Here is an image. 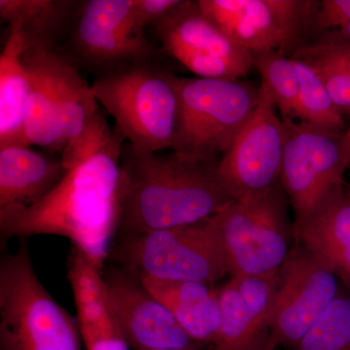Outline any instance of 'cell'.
Listing matches in <instances>:
<instances>
[{
  "label": "cell",
  "instance_id": "6da1fadb",
  "mask_svg": "<svg viewBox=\"0 0 350 350\" xmlns=\"http://www.w3.org/2000/svg\"><path fill=\"white\" fill-rule=\"evenodd\" d=\"M124 144L115 128L105 146L69 169L48 194L31 204L0 208L2 239L62 237L103 271L118 234Z\"/></svg>",
  "mask_w": 350,
  "mask_h": 350
},
{
  "label": "cell",
  "instance_id": "7a4b0ae2",
  "mask_svg": "<svg viewBox=\"0 0 350 350\" xmlns=\"http://www.w3.org/2000/svg\"><path fill=\"white\" fill-rule=\"evenodd\" d=\"M218 163H198L175 152L121 154L118 234H140L194 224L234 202Z\"/></svg>",
  "mask_w": 350,
  "mask_h": 350
},
{
  "label": "cell",
  "instance_id": "3957f363",
  "mask_svg": "<svg viewBox=\"0 0 350 350\" xmlns=\"http://www.w3.org/2000/svg\"><path fill=\"white\" fill-rule=\"evenodd\" d=\"M176 77L149 61L98 75L92 84L98 105L135 153L172 149L179 114Z\"/></svg>",
  "mask_w": 350,
  "mask_h": 350
},
{
  "label": "cell",
  "instance_id": "277c9868",
  "mask_svg": "<svg viewBox=\"0 0 350 350\" xmlns=\"http://www.w3.org/2000/svg\"><path fill=\"white\" fill-rule=\"evenodd\" d=\"M77 319L57 303L39 280L23 239L0 262L2 350H81Z\"/></svg>",
  "mask_w": 350,
  "mask_h": 350
},
{
  "label": "cell",
  "instance_id": "5b68a950",
  "mask_svg": "<svg viewBox=\"0 0 350 350\" xmlns=\"http://www.w3.org/2000/svg\"><path fill=\"white\" fill-rule=\"evenodd\" d=\"M109 258L138 278L215 285L230 275L214 215L194 224L120 234Z\"/></svg>",
  "mask_w": 350,
  "mask_h": 350
},
{
  "label": "cell",
  "instance_id": "8992f818",
  "mask_svg": "<svg viewBox=\"0 0 350 350\" xmlns=\"http://www.w3.org/2000/svg\"><path fill=\"white\" fill-rule=\"evenodd\" d=\"M179 114L170 150L198 163H218L247 123L260 87L239 80L176 77Z\"/></svg>",
  "mask_w": 350,
  "mask_h": 350
},
{
  "label": "cell",
  "instance_id": "52a82bcc",
  "mask_svg": "<svg viewBox=\"0 0 350 350\" xmlns=\"http://www.w3.org/2000/svg\"><path fill=\"white\" fill-rule=\"evenodd\" d=\"M282 182L267 194L232 202L214 215L230 276L261 275L282 268L294 239Z\"/></svg>",
  "mask_w": 350,
  "mask_h": 350
},
{
  "label": "cell",
  "instance_id": "ba28073f",
  "mask_svg": "<svg viewBox=\"0 0 350 350\" xmlns=\"http://www.w3.org/2000/svg\"><path fill=\"white\" fill-rule=\"evenodd\" d=\"M206 14L232 42L252 55H292L308 42L317 1L199 0Z\"/></svg>",
  "mask_w": 350,
  "mask_h": 350
},
{
  "label": "cell",
  "instance_id": "9c48e42d",
  "mask_svg": "<svg viewBox=\"0 0 350 350\" xmlns=\"http://www.w3.org/2000/svg\"><path fill=\"white\" fill-rule=\"evenodd\" d=\"M286 129L280 182L293 207L295 222L308 217L330 192L345 184L349 167L345 133L283 120Z\"/></svg>",
  "mask_w": 350,
  "mask_h": 350
},
{
  "label": "cell",
  "instance_id": "30bf717a",
  "mask_svg": "<svg viewBox=\"0 0 350 350\" xmlns=\"http://www.w3.org/2000/svg\"><path fill=\"white\" fill-rule=\"evenodd\" d=\"M266 88L239 135L221 157L217 172L234 202L261 197L280 183L286 129Z\"/></svg>",
  "mask_w": 350,
  "mask_h": 350
},
{
  "label": "cell",
  "instance_id": "8fae6325",
  "mask_svg": "<svg viewBox=\"0 0 350 350\" xmlns=\"http://www.w3.org/2000/svg\"><path fill=\"white\" fill-rule=\"evenodd\" d=\"M155 29L163 50L198 77L239 80L254 68V56L226 36L199 1L182 0Z\"/></svg>",
  "mask_w": 350,
  "mask_h": 350
},
{
  "label": "cell",
  "instance_id": "7c38bea8",
  "mask_svg": "<svg viewBox=\"0 0 350 350\" xmlns=\"http://www.w3.org/2000/svg\"><path fill=\"white\" fill-rule=\"evenodd\" d=\"M340 280L303 244L296 243L280 269L269 321L271 337L295 347L340 293Z\"/></svg>",
  "mask_w": 350,
  "mask_h": 350
},
{
  "label": "cell",
  "instance_id": "4fadbf2b",
  "mask_svg": "<svg viewBox=\"0 0 350 350\" xmlns=\"http://www.w3.org/2000/svg\"><path fill=\"white\" fill-rule=\"evenodd\" d=\"M133 0L83 2L71 32L77 62L105 75L130 64L154 61L155 50L144 36L133 31Z\"/></svg>",
  "mask_w": 350,
  "mask_h": 350
},
{
  "label": "cell",
  "instance_id": "5bb4252c",
  "mask_svg": "<svg viewBox=\"0 0 350 350\" xmlns=\"http://www.w3.org/2000/svg\"><path fill=\"white\" fill-rule=\"evenodd\" d=\"M109 305L133 350H204L138 276L116 264L101 271Z\"/></svg>",
  "mask_w": 350,
  "mask_h": 350
},
{
  "label": "cell",
  "instance_id": "9a60e30c",
  "mask_svg": "<svg viewBox=\"0 0 350 350\" xmlns=\"http://www.w3.org/2000/svg\"><path fill=\"white\" fill-rule=\"evenodd\" d=\"M68 269L76 319L86 350H130L108 301L100 269L75 247L69 255Z\"/></svg>",
  "mask_w": 350,
  "mask_h": 350
},
{
  "label": "cell",
  "instance_id": "2e32d148",
  "mask_svg": "<svg viewBox=\"0 0 350 350\" xmlns=\"http://www.w3.org/2000/svg\"><path fill=\"white\" fill-rule=\"evenodd\" d=\"M345 185L334 189L308 217L293 223L294 241L332 269L350 292V198Z\"/></svg>",
  "mask_w": 350,
  "mask_h": 350
},
{
  "label": "cell",
  "instance_id": "e0dca14e",
  "mask_svg": "<svg viewBox=\"0 0 350 350\" xmlns=\"http://www.w3.org/2000/svg\"><path fill=\"white\" fill-rule=\"evenodd\" d=\"M139 278L145 288L169 308L191 338L207 347H213L221 325L218 287L202 282Z\"/></svg>",
  "mask_w": 350,
  "mask_h": 350
},
{
  "label": "cell",
  "instance_id": "ac0fdd59",
  "mask_svg": "<svg viewBox=\"0 0 350 350\" xmlns=\"http://www.w3.org/2000/svg\"><path fill=\"white\" fill-rule=\"evenodd\" d=\"M68 170L61 158L27 146L0 149V208L41 199L56 187Z\"/></svg>",
  "mask_w": 350,
  "mask_h": 350
},
{
  "label": "cell",
  "instance_id": "d6986e66",
  "mask_svg": "<svg viewBox=\"0 0 350 350\" xmlns=\"http://www.w3.org/2000/svg\"><path fill=\"white\" fill-rule=\"evenodd\" d=\"M27 45L18 29L9 33L0 55V149L31 147L25 135L29 76L24 62Z\"/></svg>",
  "mask_w": 350,
  "mask_h": 350
},
{
  "label": "cell",
  "instance_id": "ffe728a7",
  "mask_svg": "<svg viewBox=\"0 0 350 350\" xmlns=\"http://www.w3.org/2000/svg\"><path fill=\"white\" fill-rule=\"evenodd\" d=\"M82 3L69 0H0V18L8 27L22 33L27 48L57 49V40L77 19Z\"/></svg>",
  "mask_w": 350,
  "mask_h": 350
},
{
  "label": "cell",
  "instance_id": "44dd1931",
  "mask_svg": "<svg viewBox=\"0 0 350 350\" xmlns=\"http://www.w3.org/2000/svg\"><path fill=\"white\" fill-rule=\"evenodd\" d=\"M56 49L27 48L24 62L29 76L25 135L29 145L59 153L56 126V96L51 52Z\"/></svg>",
  "mask_w": 350,
  "mask_h": 350
},
{
  "label": "cell",
  "instance_id": "7402d4cb",
  "mask_svg": "<svg viewBox=\"0 0 350 350\" xmlns=\"http://www.w3.org/2000/svg\"><path fill=\"white\" fill-rule=\"evenodd\" d=\"M218 295L221 325L211 350H261L271 338L269 329L244 304L232 278L218 287Z\"/></svg>",
  "mask_w": 350,
  "mask_h": 350
},
{
  "label": "cell",
  "instance_id": "603a6c76",
  "mask_svg": "<svg viewBox=\"0 0 350 350\" xmlns=\"http://www.w3.org/2000/svg\"><path fill=\"white\" fill-rule=\"evenodd\" d=\"M291 57L310 66L338 107L350 115V43L310 42Z\"/></svg>",
  "mask_w": 350,
  "mask_h": 350
},
{
  "label": "cell",
  "instance_id": "cb8c5ba5",
  "mask_svg": "<svg viewBox=\"0 0 350 350\" xmlns=\"http://www.w3.org/2000/svg\"><path fill=\"white\" fill-rule=\"evenodd\" d=\"M294 62L300 81L298 107L294 120L338 135L345 133L347 130L342 110L336 105L321 78L308 64L298 59Z\"/></svg>",
  "mask_w": 350,
  "mask_h": 350
},
{
  "label": "cell",
  "instance_id": "d4e9b609",
  "mask_svg": "<svg viewBox=\"0 0 350 350\" xmlns=\"http://www.w3.org/2000/svg\"><path fill=\"white\" fill-rule=\"evenodd\" d=\"M253 56L254 68L262 77L261 85L271 94L282 119L294 120L300 92V81L294 59L278 52Z\"/></svg>",
  "mask_w": 350,
  "mask_h": 350
},
{
  "label": "cell",
  "instance_id": "484cf974",
  "mask_svg": "<svg viewBox=\"0 0 350 350\" xmlns=\"http://www.w3.org/2000/svg\"><path fill=\"white\" fill-rule=\"evenodd\" d=\"M292 350H350V292L340 293Z\"/></svg>",
  "mask_w": 350,
  "mask_h": 350
},
{
  "label": "cell",
  "instance_id": "4316f807",
  "mask_svg": "<svg viewBox=\"0 0 350 350\" xmlns=\"http://www.w3.org/2000/svg\"><path fill=\"white\" fill-rule=\"evenodd\" d=\"M350 22V0L317 1L310 21V34L313 41L337 31Z\"/></svg>",
  "mask_w": 350,
  "mask_h": 350
},
{
  "label": "cell",
  "instance_id": "83f0119b",
  "mask_svg": "<svg viewBox=\"0 0 350 350\" xmlns=\"http://www.w3.org/2000/svg\"><path fill=\"white\" fill-rule=\"evenodd\" d=\"M182 0H133L131 25L133 31L144 36V29L165 19L181 3Z\"/></svg>",
  "mask_w": 350,
  "mask_h": 350
},
{
  "label": "cell",
  "instance_id": "f1b7e54d",
  "mask_svg": "<svg viewBox=\"0 0 350 350\" xmlns=\"http://www.w3.org/2000/svg\"><path fill=\"white\" fill-rule=\"evenodd\" d=\"M338 42V43H350V22L345 25L342 29L337 31L331 32L313 41V42Z\"/></svg>",
  "mask_w": 350,
  "mask_h": 350
},
{
  "label": "cell",
  "instance_id": "f546056e",
  "mask_svg": "<svg viewBox=\"0 0 350 350\" xmlns=\"http://www.w3.org/2000/svg\"><path fill=\"white\" fill-rule=\"evenodd\" d=\"M276 345H278V342L271 337L269 342H267V345L261 350H275Z\"/></svg>",
  "mask_w": 350,
  "mask_h": 350
},
{
  "label": "cell",
  "instance_id": "4dcf8cb0",
  "mask_svg": "<svg viewBox=\"0 0 350 350\" xmlns=\"http://www.w3.org/2000/svg\"><path fill=\"white\" fill-rule=\"evenodd\" d=\"M345 145H347V153H349V163H350V126L345 131Z\"/></svg>",
  "mask_w": 350,
  "mask_h": 350
},
{
  "label": "cell",
  "instance_id": "1f68e13d",
  "mask_svg": "<svg viewBox=\"0 0 350 350\" xmlns=\"http://www.w3.org/2000/svg\"><path fill=\"white\" fill-rule=\"evenodd\" d=\"M345 190H347V195L350 198V185L349 184H345Z\"/></svg>",
  "mask_w": 350,
  "mask_h": 350
},
{
  "label": "cell",
  "instance_id": "d6a6232c",
  "mask_svg": "<svg viewBox=\"0 0 350 350\" xmlns=\"http://www.w3.org/2000/svg\"><path fill=\"white\" fill-rule=\"evenodd\" d=\"M204 350H211V347H206V349H204Z\"/></svg>",
  "mask_w": 350,
  "mask_h": 350
},
{
  "label": "cell",
  "instance_id": "836d02e7",
  "mask_svg": "<svg viewBox=\"0 0 350 350\" xmlns=\"http://www.w3.org/2000/svg\"><path fill=\"white\" fill-rule=\"evenodd\" d=\"M162 350H172V349H162Z\"/></svg>",
  "mask_w": 350,
  "mask_h": 350
}]
</instances>
